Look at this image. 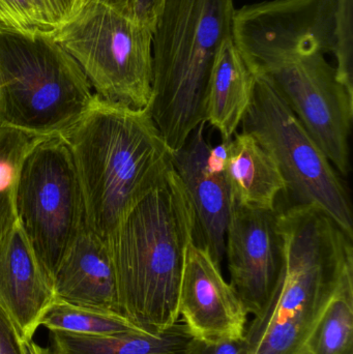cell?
Returning a JSON list of instances; mask_svg holds the SVG:
<instances>
[{
    "instance_id": "obj_1",
    "label": "cell",
    "mask_w": 353,
    "mask_h": 354,
    "mask_svg": "<svg viewBox=\"0 0 353 354\" xmlns=\"http://www.w3.org/2000/svg\"><path fill=\"white\" fill-rule=\"evenodd\" d=\"M195 235L192 203L172 167L108 239L122 317L149 334L178 322L184 258Z\"/></svg>"
},
{
    "instance_id": "obj_2",
    "label": "cell",
    "mask_w": 353,
    "mask_h": 354,
    "mask_svg": "<svg viewBox=\"0 0 353 354\" xmlns=\"http://www.w3.org/2000/svg\"><path fill=\"white\" fill-rule=\"evenodd\" d=\"M283 266L267 307L247 326V354H303L344 277L353 270L352 239L321 208H278Z\"/></svg>"
},
{
    "instance_id": "obj_3",
    "label": "cell",
    "mask_w": 353,
    "mask_h": 354,
    "mask_svg": "<svg viewBox=\"0 0 353 354\" xmlns=\"http://www.w3.org/2000/svg\"><path fill=\"white\" fill-rule=\"evenodd\" d=\"M82 187L89 230L108 241L124 214L172 168L171 151L149 107L134 110L93 95L64 134Z\"/></svg>"
},
{
    "instance_id": "obj_4",
    "label": "cell",
    "mask_w": 353,
    "mask_h": 354,
    "mask_svg": "<svg viewBox=\"0 0 353 354\" xmlns=\"http://www.w3.org/2000/svg\"><path fill=\"white\" fill-rule=\"evenodd\" d=\"M233 0H163L153 39L149 111L170 151L204 122L216 55L232 35Z\"/></svg>"
},
{
    "instance_id": "obj_5",
    "label": "cell",
    "mask_w": 353,
    "mask_h": 354,
    "mask_svg": "<svg viewBox=\"0 0 353 354\" xmlns=\"http://www.w3.org/2000/svg\"><path fill=\"white\" fill-rule=\"evenodd\" d=\"M93 95L53 35L0 25V127L60 136L84 115Z\"/></svg>"
},
{
    "instance_id": "obj_6",
    "label": "cell",
    "mask_w": 353,
    "mask_h": 354,
    "mask_svg": "<svg viewBox=\"0 0 353 354\" xmlns=\"http://www.w3.org/2000/svg\"><path fill=\"white\" fill-rule=\"evenodd\" d=\"M155 24L126 4L85 0L53 37L76 60L102 99L141 110L153 93Z\"/></svg>"
},
{
    "instance_id": "obj_7",
    "label": "cell",
    "mask_w": 353,
    "mask_h": 354,
    "mask_svg": "<svg viewBox=\"0 0 353 354\" xmlns=\"http://www.w3.org/2000/svg\"><path fill=\"white\" fill-rule=\"evenodd\" d=\"M232 37L255 73L282 58L332 53L340 80L353 93V0L248 4L234 12Z\"/></svg>"
},
{
    "instance_id": "obj_8",
    "label": "cell",
    "mask_w": 353,
    "mask_h": 354,
    "mask_svg": "<svg viewBox=\"0 0 353 354\" xmlns=\"http://www.w3.org/2000/svg\"><path fill=\"white\" fill-rule=\"evenodd\" d=\"M14 206L17 224L53 280L62 258L87 228L82 187L64 137L39 138L27 151Z\"/></svg>"
},
{
    "instance_id": "obj_9",
    "label": "cell",
    "mask_w": 353,
    "mask_h": 354,
    "mask_svg": "<svg viewBox=\"0 0 353 354\" xmlns=\"http://www.w3.org/2000/svg\"><path fill=\"white\" fill-rule=\"evenodd\" d=\"M240 127L271 153L296 203L321 208L353 239L352 205L337 170L265 75L257 76Z\"/></svg>"
},
{
    "instance_id": "obj_10",
    "label": "cell",
    "mask_w": 353,
    "mask_h": 354,
    "mask_svg": "<svg viewBox=\"0 0 353 354\" xmlns=\"http://www.w3.org/2000/svg\"><path fill=\"white\" fill-rule=\"evenodd\" d=\"M271 79L338 174L350 171L353 93L321 53L282 58L257 68Z\"/></svg>"
},
{
    "instance_id": "obj_11",
    "label": "cell",
    "mask_w": 353,
    "mask_h": 354,
    "mask_svg": "<svg viewBox=\"0 0 353 354\" xmlns=\"http://www.w3.org/2000/svg\"><path fill=\"white\" fill-rule=\"evenodd\" d=\"M225 256L230 285L247 312L260 315L273 297L283 266L278 207L249 209L233 203L226 230Z\"/></svg>"
},
{
    "instance_id": "obj_12",
    "label": "cell",
    "mask_w": 353,
    "mask_h": 354,
    "mask_svg": "<svg viewBox=\"0 0 353 354\" xmlns=\"http://www.w3.org/2000/svg\"><path fill=\"white\" fill-rule=\"evenodd\" d=\"M178 314L194 338L207 342L242 338L248 326L249 313L221 266L195 241L184 258Z\"/></svg>"
},
{
    "instance_id": "obj_13",
    "label": "cell",
    "mask_w": 353,
    "mask_h": 354,
    "mask_svg": "<svg viewBox=\"0 0 353 354\" xmlns=\"http://www.w3.org/2000/svg\"><path fill=\"white\" fill-rule=\"evenodd\" d=\"M205 124H199L180 149L171 151V164L194 209L195 241L207 248L221 266L233 200L224 174V145L209 147L204 137Z\"/></svg>"
},
{
    "instance_id": "obj_14",
    "label": "cell",
    "mask_w": 353,
    "mask_h": 354,
    "mask_svg": "<svg viewBox=\"0 0 353 354\" xmlns=\"http://www.w3.org/2000/svg\"><path fill=\"white\" fill-rule=\"evenodd\" d=\"M55 299L53 280L15 223L0 239V307L23 338L32 339Z\"/></svg>"
},
{
    "instance_id": "obj_15",
    "label": "cell",
    "mask_w": 353,
    "mask_h": 354,
    "mask_svg": "<svg viewBox=\"0 0 353 354\" xmlns=\"http://www.w3.org/2000/svg\"><path fill=\"white\" fill-rule=\"evenodd\" d=\"M53 286L57 301L122 317L109 245L88 228L62 258Z\"/></svg>"
},
{
    "instance_id": "obj_16",
    "label": "cell",
    "mask_w": 353,
    "mask_h": 354,
    "mask_svg": "<svg viewBox=\"0 0 353 354\" xmlns=\"http://www.w3.org/2000/svg\"><path fill=\"white\" fill-rule=\"evenodd\" d=\"M258 75L229 37L213 62L204 97V122L221 135L223 143L234 136L252 103Z\"/></svg>"
},
{
    "instance_id": "obj_17",
    "label": "cell",
    "mask_w": 353,
    "mask_h": 354,
    "mask_svg": "<svg viewBox=\"0 0 353 354\" xmlns=\"http://www.w3.org/2000/svg\"><path fill=\"white\" fill-rule=\"evenodd\" d=\"M223 169L236 205L274 210L285 181L271 153L248 133L236 132L223 143Z\"/></svg>"
},
{
    "instance_id": "obj_18",
    "label": "cell",
    "mask_w": 353,
    "mask_h": 354,
    "mask_svg": "<svg viewBox=\"0 0 353 354\" xmlns=\"http://www.w3.org/2000/svg\"><path fill=\"white\" fill-rule=\"evenodd\" d=\"M51 333L52 354H192L195 341L184 322L159 334L128 332L106 336Z\"/></svg>"
},
{
    "instance_id": "obj_19",
    "label": "cell",
    "mask_w": 353,
    "mask_h": 354,
    "mask_svg": "<svg viewBox=\"0 0 353 354\" xmlns=\"http://www.w3.org/2000/svg\"><path fill=\"white\" fill-rule=\"evenodd\" d=\"M303 354H353V270L344 277Z\"/></svg>"
},
{
    "instance_id": "obj_20",
    "label": "cell",
    "mask_w": 353,
    "mask_h": 354,
    "mask_svg": "<svg viewBox=\"0 0 353 354\" xmlns=\"http://www.w3.org/2000/svg\"><path fill=\"white\" fill-rule=\"evenodd\" d=\"M41 326H45L50 332H66L87 336L144 332L120 316L70 305L57 299L46 312Z\"/></svg>"
},
{
    "instance_id": "obj_21",
    "label": "cell",
    "mask_w": 353,
    "mask_h": 354,
    "mask_svg": "<svg viewBox=\"0 0 353 354\" xmlns=\"http://www.w3.org/2000/svg\"><path fill=\"white\" fill-rule=\"evenodd\" d=\"M39 137L0 127V239L16 223L14 191L21 164Z\"/></svg>"
},
{
    "instance_id": "obj_22",
    "label": "cell",
    "mask_w": 353,
    "mask_h": 354,
    "mask_svg": "<svg viewBox=\"0 0 353 354\" xmlns=\"http://www.w3.org/2000/svg\"><path fill=\"white\" fill-rule=\"evenodd\" d=\"M41 32L54 35L70 21L85 0H27Z\"/></svg>"
},
{
    "instance_id": "obj_23",
    "label": "cell",
    "mask_w": 353,
    "mask_h": 354,
    "mask_svg": "<svg viewBox=\"0 0 353 354\" xmlns=\"http://www.w3.org/2000/svg\"><path fill=\"white\" fill-rule=\"evenodd\" d=\"M0 25L18 30L41 31L27 0H0Z\"/></svg>"
},
{
    "instance_id": "obj_24",
    "label": "cell",
    "mask_w": 353,
    "mask_h": 354,
    "mask_svg": "<svg viewBox=\"0 0 353 354\" xmlns=\"http://www.w3.org/2000/svg\"><path fill=\"white\" fill-rule=\"evenodd\" d=\"M0 354H23L22 336L10 316L0 307Z\"/></svg>"
},
{
    "instance_id": "obj_25",
    "label": "cell",
    "mask_w": 353,
    "mask_h": 354,
    "mask_svg": "<svg viewBox=\"0 0 353 354\" xmlns=\"http://www.w3.org/2000/svg\"><path fill=\"white\" fill-rule=\"evenodd\" d=\"M246 338L245 336L233 340H222L217 342L195 341L192 354H247Z\"/></svg>"
},
{
    "instance_id": "obj_26",
    "label": "cell",
    "mask_w": 353,
    "mask_h": 354,
    "mask_svg": "<svg viewBox=\"0 0 353 354\" xmlns=\"http://www.w3.org/2000/svg\"><path fill=\"white\" fill-rule=\"evenodd\" d=\"M113 1L126 4L153 24H155L158 14L163 3V0H113Z\"/></svg>"
},
{
    "instance_id": "obj_27",
    "label": "cell",
    "mask_w": 353,
    "mask_h": 354,
    "mask_svg": "<svg viewBox=\"0 0 353 354\" xmlns=\"http://www.w3.org/2000/svg\"><path fill=\"white\" fill-rule=\"evenodd\" d=\"M23 354H52L49 348L41 347L33 341V339H26L22 337Z\"/></svg>"
}]
</instances>
